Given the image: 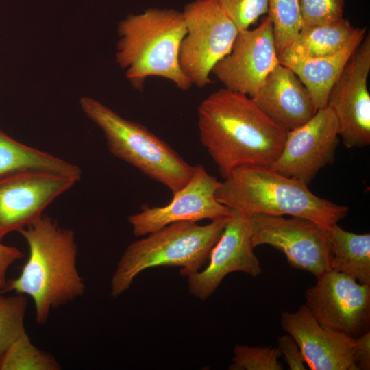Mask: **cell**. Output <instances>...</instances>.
<instances>
[{
	"label": "cell",
	"instance_id": "cell-20",
	"mask_svg": "<svg viewBox=\"0 0 370 370\" xmlns=\"http://www.w3.org/2000/svg\"><path fill=\"white\" fill-rule=\"evenodd\" d=\"M331 270L370 285V234H355L335 224L327 230Z\"/></svg>",
	"mask_w": 370,
	"mask_h": 370
},
{
	"label": "cell",
	"instance_id": "cell-5",
	"mask_svg": "<svg viewBox=\"0 0 370 370\" xmlns=\"http://www.w3.org/2000/svg\"><path fill=\"white\" fill-rule=\"evenodd\" d=\"M229 217L212 220L204 225L194 221L173 223L130 244L111 278L110 296H120L130 288L138 274L150 268L178 267L184 277L199 271L208 259Z\"/></svg>",
	"mask_w": 370,
	"mask_h": 370
},
{
	"label": "cell",
	"instance_id": "cell-30",
	"mask_svg": "<svg viewBox=\"0 0 370 370\" xmlns=\"http://www.w3.org/2000/svg\"><path fill=\"white\" fill-rule=\"evenodd\" d=\"M355 360L358 370L370 369V332L355 338Z\"/></svg>",
	"mask_w": 370,
	"mask_h": 370
},
{
	"label": "cell",
	"instance_id": "cell-22",
	"mask_svg": "<svg viewBox=\"0 0 370 370\" xmlns=\"http://www.w3.org/2000/svg\"><path fill=\"white\" fill-rule=\"evenodd\" d=\"M60 365L49 353L37 348L26 332L0 356L1 370H58Z\"/></svg>",
	"mask_w": 370,
	"mask_h": 370
},
{
	"label": "cell",
	"instance_id": "cell-15",
	"mask_svg": "<svg viewBox=\"0 0 370 370\" xmlns=\"http://www.w3.org/2000/svg\"><path fill=\"white\" fill-rule=\"evenodd\" d=\"M232 210L210 251L208 265L187 277L190 293L199 299L210 297L232 272L241 271L254 278L262 273L260 262L254 252L248 215L243 211Z\"/></svg>",
	"mask_w": 370,
	"mask_h": 370
},
{
	"label": "cell",
	"instance_id": "cell-18",
	"mask_svg": "<svg viewBox=\"0 0 370 370\" xmlns=\"http://www.w3.org/2000/svg\"><path fill=\"white\" fill-rule=\"evenodd\" d=\"M367 28H358L350 41L338 52L322 58L289 59L279 63L291 69L309 92L317 109L327 106L330 90L349 58L362 41Z\"/></svg>",
	"mask_w": 370,
	"mask_h": 370
},
{
	"label": "cell",
	"instance_id": "cell-24",
	"mask_svg": "<svg viewBox=\"0 0 370 370\" xmlns=\"http://www.w3.org/2000/svg\"><path fill=\"white\" fill-rule=\"evenodd\" d=\"M27 306V298L25 295H0V356L25 332Z\"/></svg>",
	"mask_w": 370,
	"mask_h": 370
},
{
	"label": "cell",
	"instance_id": "cell-13",
	"mask_svg": "<svg viewBox=\"0 0 370 370\" xmlns=\"http://www.w3.org/2000/svg\"><path fill=\"white\" fill-rule=\"evenodd\" d=\"M279 64L267 16L255 29L238 31L231 51L214 66L212 73L225 88L251 98Z\"/></svg>",
	"mask_w": 370,
	"mask_h": 370
},
{
	"label": "cell",
	"instance_id": "cell-28",
	"mask_svg": "<svg viewBox=\"0 0 370 370\" xmlns=\"http://www.w3.org/2000/svg\"><path fill=\"white\" fill-rule=\"evenodd\" d=\"M278 349L291 370H305V362L295 339L288 334L278 338Z\"/></svg>",
	"mask_w": 370,
	"mask_h": 370
},
{
	"label": "cell",
	"instance_id": "cell-25",
	"mask_svg": "<svg viewBox=\"0 0 370 370\" xmlns=\"http://www.w3.org/2000/svg\"><path fill=\"white\" fill-rule=\"evenodd\" d=\"M232 362L230 370H282L278 348L271 347H249L237 345L233 349Z\"/></svg>",
	"mask_w": 370,
	"mask_h": 370
},
{
	"label": "cell",
	"instance_id": "cell-17",
	"mask_svg": "<svg viewBox=\"0 0 370 370\" xmlns=\"http://www.w3.org/2000/svg\"><path fill=\"white\" fill-rule=\"evenodd\" d=\"M286 132L309 121L318 109L306 86L289 68L279 64L251 97Z\"/></svg>",
	"mask_w": 370,
	"mask_h": 370
},
{
	"label": "cell",
	"instance_id": "cell-19",
	"mask_svg": "<svg viewBox=\"0 0 370 370\" xmlns=\"http://www.w3.org/2000/svg\"><path fill=\"white\" fill-rule=\"evenodd\" d=\"M358 29L343 18L324 24L303 25L278 60H306L332 55L343 49Z\"/></svg>",
	"mask_w": 370,
	"mask_h": 370
},
{
	"label": "cell",
	"instance_id": "cell-1",
	"mask_svg": "<svg viewBox=\"0 0 370 370\" xmlns=\"http://www.w3.org/2000/svg\"><path fill=\"white\" fill-rule=\"evenodd\" d=\"M197 115L201 143L223 179L241 166L269 167L282 150L286 132L246 95L218 89L201 101Z\"/></svg>",
	"mask_w": 370,
	"mask_h": 370
},
{
	"label": "cell",
	"instance_id": "cell-2",
	"mask_svg": "<svg viewBox=\"0 0 370 370\" xmlns=\"http://www.w3.org/2000/svg\"><path fill=\"white\" fill-rule=\"evenodd\" d=\"M18 232L28 245L29 256L20 275L8 281L3 292L13 291L31 297L35 319L43 325L52 310L86 291L77 267L75 232L43 214Z\"/></svg>",
	"mask_w": 370,
	"mask_h": 370
},
{
	"label": "cell",
	"instance_id": "cell-9",
	"mask_svg": "<svg viewBox=\"0 0 370 370\" xmlns=\"http://www.w3.org/2000/svg\"><path fill=\"white\" fill-rule=\"evenodd\" d=\"M323 328L356 338L369 332L370 285L330 270L306 289L305 304Z\"/></svg>",
	"mask_w": 370,
	"mask_h": 370
},
{
	"label": "cell",
	"instance_id": "cell-10",
	"mask_svg": "<svg viewBox=\"0 0 370 370\" xmlns=\"http://www.w3.org/2000/svg\"><path fill=\"white\" fill-rule=\"evenodd\" d=\"M77 182L42 169H25L1 177L0 242L42 217L45 208Z\"/></svg>",
	"mask_w": 370,
	"mask_h": 370
},
{
	"label": "cell",
	"instance_id": "cell-14",
	"mask_svg": "<svg viewBox=\"0 0 370 370\" xmlns=\"http://www.w3.org/2000/svg\"><path fill=\"white\" fill-rule=\"evenodd\" d=\"M221 184L204 166H195L189 181L173 194L169 204L161 207L147 206L140 212L128 217L134 235L143 236L179 221L197 222L229 217L232 210L219 203L215 197Z\"/></svg>",
	"mask_w": 370,
	"mask_h": 370
},
{
	"label": "cell",
	"instance_id": "cell-7",
	"mask_svg": "<svg viewBox=\"0 0 370 370\" xmlns=\"http://www.w3.org/2000/svg\"><path fill=\"white\" fill-rule=\"evenodd\" d=\"M182 13L186 33L180 66L192 85L204 88L212 82L214 66L231 51L238 30L217 0H194Z\"/></svg>",
	"mask_w": 370,
	"mask_h": 370
},
{
	"label": "cell",
	"instance_id": "cell-23",
	"mask_svg": "<svg viewBox=\"0 0 370 370\" xmlns=\"http://www.w3.org/2000/svg\"><path fill=\"white\" fill-rule=\"evenodd\" d=\"M267 14L279 56L303 27L299 0H268Z\"/></svg>",
	"mask_w": 370,
	"mask_h": 370
},
{
	"label": "cell",
	"instance_id": "cell-16",
	"mask_svg": "<svg viewBox=\"0 0 370 370\" xmlns=\"http://www.w3.org/2000/svg\"><path fill=\"white\" fill-rule=\"evenodd\" d=\"M280 324L297 343L310 369L358 370L355 338L321 327L304 304L294 312L281 313Z\"/></svg>",
	"mask_w": 370,
	"mask_h": 370
},
{
	"label": "cell",
	"instance_id": "cell-11",
	"mask_svg": "<svg viewBox=\"0 0 370 370\" xmlns=\"http://www.w3.org/2000/svg\"><path fill=\"white\" fill-rule=\"evenodd\" d=\"M370 36L368 33L354 51L332 85L327 105L338 123L339 136L348 148L370 144Z\"/></svg>",
	"mask_w": 370,
	"mask_h": 370
},
{
	"label": "cell",
	"instance_id": "cell-21",
	"mask_svg": "<svg viewBox=\"0 0 370 370\" xmlns=\"http://www.w3.org/2000/svg\"><path fill=\"white\" fill-rule=\"evenodd\" d=\"M25 169L54 171L77 181L82 177V171L78 166L24 145L0 130V177Z\"/></svg>",
	"mask_w": 370,
	"mask_h": 370
},
{
	"label": "cell",
	"instance_id": "cell-8",
	"mask_svg": "<svg viewBox=\"0 0 370 370\" xmlns=\"http://www.w3.org/2000/svg\"><path fill=\"white\" fill-rule=\"evenodd\" d=\"M246 213L254 248L269 245L285 255L290 267L317 279L331 270L326 229L301 217Z\"/></svg>",
	"mask_w": 370,
	"mask_h": 370
},
{
	"label": "cell",
	"instance_id": "cell-4",
	"mask_svg": "<svg viewBox=\"0 0 370 370\" xmlns=\"http://www.w3.org/2000/svg\"><path fill=\"white\" fill-rule=\"evenodd\" d=\"M224 180L215 197L233 210L301 217L326 230L344 219L349 210L347 206L314 195L304 182L269 166H241Z\"/></svg>",
	"mask_w": 370,
	"mask_h": 370
},
{
	"label": "cell",
	"instance_id": "cell-3",
	"mask_svg": "<svg viewBox=\"0 0 370 370\" xmlns=\"http://www.w3.org/2000/svg\"><path fill=\"white\" fill-rule=\"evenodd\" d=\"M186 33L182 12L173 8H149L119 23L116 61L134 88L143 90L149 77L164 78L182 90L191 87L179 63Z\"/></svg>",
	"mask_w": 370,
	"mask_h": 370
},
{
	"label": "cell",
	"instance_id": "cell-12",
	"mask_svg": "<svg viewBox=\"0 0 370 370\" xmlns=\"http://www.w3.org/2000/svg\"><path fill=\"white\" fill-rule=\"evenodd\" d=\"M338 136L337 118L327 105L306 123L286 132L282 150L269 167L308 185L321 169L334 162Z\"/></svg>",
	"mask_w": 370,
	"mask_h": 370
},
{
	"label": "cell",
	"instance_id": "cell-6",
	"mask_svg": "<svg viewBox=\"0 0 370 370\" xmlns=\"http://www.w3.org/2000/svg\"><path fill=\"white\" fill-rule=\"evenodd\" d=\"M79 104L86 116L102 130L113 156L163 184L173 194L189 181L195 166L146 127L122 117L92 97H81Z\"/></svg>",
	"mask_w": 370,
	"mask_h": 370
},
{
	"label": "cell",
	"instance_id": "cell-27",
	"mask_svg": "<svg viewBox=\"0 0 370 370\" xmlns=\"http://www.w3.org/2000/svg\"><path fill=\"white\" fill-rule=\"evenodd\" d=\"M303 25L324 24L343 17L344 0H299Z\"/></svg>",
	"mask_w": 370,
	"mask_h": 370
},
{
	"label": "cell",
	"instance_id": "cell-26",
	"mask_svg": "<svg viewBox=\"0 0 370 370\" xmlns=\"http://www.w3.org/2000/svg\"><path fill=\"white\" fill-rule=\"evenodd\" d=\"M238 31L249 29L268 12V0H217Z\"/></svg>",
	"mask_w": 370,
	"mask_h": 370
},
{
	"label": "cell",
	"instance_id": "cell-29",
	"mask_svg": "<svg viewBox=\"0 0 370 370\" xmlns=\"http://www.w3.org/2000/svg\"><path fill=\"white\" fill-rule=\"evenodd\" d=\"M23 254L18 248L5 245L0 242V293L3 292L6 284V273L10 266L21 259Z\"/></svg>",
	"mask_w": 370,
	"mask_h": 370
}]
</instances>
